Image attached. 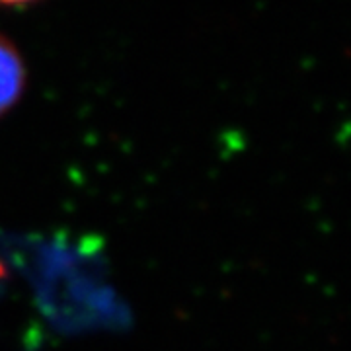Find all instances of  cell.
I'll return each mask as SVG.
<instances>
[{
	"instance_id": "1",
	"label": "cell",
	"mask_w": 351,
	"mask_h": 351,
	"mask_svg": "<svg viewBox=\"0 0 351 351\" xmlns=\"http://www.w3.org/2000/svg\"><path fill=\"white\" fill-rule=\"evenodd\" d=\"M24 88V66L18 53L0 38V113L12 108Z\"/></svg>"
},
{
	"instance_id": "2",
	"label": "cell",
	"mask_w": 351,
	"mask_h": 351,
	"mask_svg": "<svg viewBox=\"0 0 351 351\" xmlns=\"http://www.w3.org/2000/svg\"><path fill=\"white\" fill-rule=\"evenodd\" d=\"M25 2H32V0H0V4H25Z\"/></svg>"
}]
</instances>
